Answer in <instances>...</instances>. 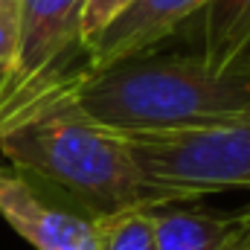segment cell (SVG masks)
<instances>
[{
  "mask_svg": "<svg viewBox=\"0 0 250 250\" xmlns=\"http://www.w3.org/2000/svg\"><path fill=\"white\" fill-rule=\"evenodd\" d=\"M32 105L70 108L117 137L209 128L250 120V62L218 70L195 53H148L102 70L79 67L26 108Z\"/></svg>",
  "mask_w": 250,
  "mask_h": 250,
  "instance_id": "6da1fadb",
  "label": "cell"
},
{
  "mask_svg": "<svg viewBox=\"0 0 250 250\" xmlns=\"http://www.w3.org/2000/svg\"><path fill=\"white\" fill-rule=\"evenodd\" d=\"M0 154L15 172L59 192L93 221L166 204L134 163L123 137L62 105H32L3 120Z\"/></svg>",
  "mask_w": 250,
  "mask_h": 250,
  "instance_id": "7a4b0ae2",
  "label": "cell"
},
{
  "mask_svg": "<svg viewBox=\"0 0 250 250\" xmlns=\"http://www.w3.org/2000/svg\"><path fill=\"white\" fill-rule=\"evenodd\" d=\"M123 143L166 204H192L212 192L250 189V120L123 137Z\"/></svg>",
  "mask_w": 250,
  "mask_h": 250,
  "instance_id": "3957f363",
  "label": "cell"
},
{
  "mask_svg": "<svg viewBox=\"0 0 250 250\" xmlns=\"http://www.w3.org/2000/svg\"><path fill=\"white\" fill-rule=\"evenodd\" d=\"M84 0H18V38L0 73V123L84 67Z\"/></svg>",
  "mask_w": 250,
  "mask_h": 250,
  "instance_id": "277c9868",
  "label": "cell"
},
{
  "mask_svg": "<svg viewBox=\"0 0 250 250\" xmlns=\"http://www.w3.org/2000/svg\"><path fill=\"white\" fill-rule=\"evenodd\" d=\"M0 218L35 250H99L90 215L12 166H0Z\"/></svg>",
  "mask_w": 250,
  "mask_h": 250,
  "instance_id": "5b68a950",
  "label": "cell"
},
{
  "mask_svg": "<svg viewBox=\"0 0 250 250\" xmlns=\"http://www.w3.org/2000/svg\"><path fill=\"white\" fill-rule=\"evenodd\" d=\"M207 0H131L108 26L82 44L84 70H102L154 53L157 44L181 32V26Z\"/></svg>",
  "mask_w": 250,
  "mask_h": 250,
  "instance_id": "8992f818",
  "label": "cell"
},
{
  "mask_svg": "<svg viewBox=\"0 0 250 250\" xmlns=\"http://www.w3.org/2000/svg\"><path fill=\"white\" fill-rule=\"evenodd\" d=\"M178 38L195 47V56L218 70L250 62V0H207Z\"/></svg>",
  "mask_w": 250,
  "mask_h": 250,
  "instance_id": "52a82bcc",
  "label": "cell"
},
{
  "mask_svg": "<svg viewBox=\"0 0 250 250\" xmlns=\"http://www.w3.org/2000/svg\"><path fill=\"white\" fill-rule=\"evenodd\" d=\"M250 212H207L184 204L151 207L157 250H224L248 224Z\"/></svg>",
  "mask_w": 250,
  "mask_h": 250,
  "instance_id": "ba28073f",
  "label": "cell"
},
{
  "mask_svg": "<svg viewBox=\"0 0 250 250\" xmlns=\"http://www.w3.org/2000/svg\"><path fill=\"white\" fill-rule=\"evenodd\" d=\"M99 250H157L151 209L137 207L96 221Z\"/></svg>",
  "mask_w": 250,
  "mask_h": 250,
  "instance_id": "9c48e42d",
  "label": "cell"
},
{
  "mask_svg": "<svg viewBox=\"0 0 250 250\" xmlns=\"http://www.w3.org/2000/svg\"><path fill=\"white\" fill-rule=\"evenodd\" d=\"M131 0H84L82 9V44L93 38L102 26H108Z\"/></svg>",
  "mask_w": 250,
  "mask_h": 250,
  "instance_id": "30bf717a",
  "label": "cell"
},
{
  "mask_svg": "<svg viewBox=\"0 0 250 250\" xmlns=\"http://www.w3.org/2000/svg\"><path fill=\"white\" fill-rule=\"evenodd\" d=\"M18 38V0H0V73L12 59Z\"/></svg>",
  "mask_w": 250,
  "mask_h": 250,
  "instance_id": "8fae6325",
  "label": "cell"
},
{
  "mask_svg": "<svg viewBox=\"0 0 250 250\" xmlns=\"http://www.w3.org/2000/svg\"><path fill=\"white\" fill-rule=\"evenodd\" d=\"M248 212H250V209H248ZM224 250H250V218H248V224L236 233V239H233Z\"/></svg>",
  "mask_w": 250,
  "mask_h": 250,
  "instance_id": "7c38bea8",
  "label": "cell"
},
{
  "mask_svg": "<svg viewBox=\"0 0 250 250\" xmlns=\"http://www.w3.org/2000/svg\"><path fill=\"white\" fill-rule=\"evenodd\" d=\"M248 209H250V207H248Z\"/></svg>",
  "mask_w": 250,
  "mask_h": 250,
  "instance_id": "4fadbf2b",
  "label": "cell"
}]
</instances>
